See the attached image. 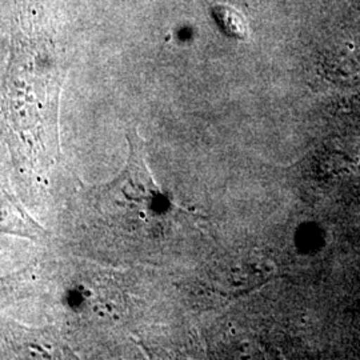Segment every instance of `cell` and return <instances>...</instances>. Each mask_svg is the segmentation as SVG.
<instances>
[{
    "label": "cell",
    "mask_w": 360,
    "mask_h": 360,
    "mask_svg": "<svg viewBox=\"0 0 360 360\" xmlns=\"http://www.w3.org/2000/svg\"><path fill=\"white\" fill-rule=\"evenodd\" d=\"M0 358L4 359H79L63 334L52 323L40 327L0 319Z\"/></svg>",
    "instance_id": "3"
},
{
    "label": "cell",
    "mask_w": 360,
    "mask_h": 360,
    "mask_svg": "<svg viewBox=\"0 0 360 360\" xmlns=\"http://www.w3.org/2000/svg\"><path fill=\"white\" fill-rule=\"evenodd\" d=\"M233 10H230L229 7H218L217 11H214V15H217L219 22L224 23V30L226 32L232 34L238 38H240L242 35H245V22H233Z\"/></svg>",
    "instance_id": "6"
},
{
    "label": "cell",
    "mask_w": 360,
    "mask_h": 360,
    "mask_svg": "<svg viewBox=\"0 0 360 360\" xmlns=\"http://www.w3.org/2000/svg\"><path fill=\"white\" fill-rule=\"evenodd\" d=\"M44 267L46 259L41 257L20 270L0 276V314L25 299L38 295Z\"/></svg>",
    "instance_id": "5"
},
{
    "label": "cell",
    "mask_w": 360,
    "mask_h": 360,
    "mask_svg": "<svg viewBox=\"0 0 360 360\" xmlns=\"http://www.w3.org/2000/svg\"><path fill=\"white\" fill-rule=\"evenodd\" d=\"M65 74L50 43L13 35L0 101V139L13 186L30 210L44 207L60 175L59 104Z\"/></svg>",
    "instance_id": "2"
},
{
    "label": "cell",
    "mask_w": 360,
    "mask_h": 360,
    "mask_svg": "<svg viewBox=\"0 0 360 360\" xmlns=\"http://www.w3.org/2000/svg\"><path fill=\"white\" fill-rule=\"evenodd\" d=\"M129 155L115 178L75 187L60 208L52 251L95 260L110 254H148L175 231L183 208L156 183L136 129L127 132Z\"/></svg>",
    "instance_id": "1"
},
{
    "label": "cell",
    "mask_w": 360,
    "mask_h": 360,
    "mask_svg": "<svg viewBox=\"0 0 360 360\" xmlns=\"http://www.w3.org/2000/svg\"><path fill=\"white\" fill-rule=\"evenodd\" d=\"M0 235L51 245L52 232L31 214L13 186L10 165H0Z\"/></svg>",
    "instance_id": "4"
}]
</instances>
